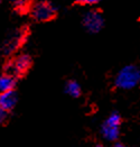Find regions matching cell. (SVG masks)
<instances>
[{"label": "cell", "mask_w": 140, "mask_h": 147, "mask_svg": "<svg viewBox=\"0 0 140 147\" xmlns=\"http://www.w3.org/2000/svg\"><path fill=\"white\" fill-rule=\"evenodd\" d=\"M34 65V60L29 54L20 53L6 59L2 65V73L8 74L13 79L21 80L24 79Z\"/></svg>", "instance_id": "6da1fadb"}, {"label": "cell", "mask_w": 140, "mask_h": 147, "mask_svg": "<svg viewBox=\"0 0 140 147\" xmlns=\"http://www.w3.org/2000/svg\"><path fill=\"white\" fill-rule=\"evenodd\" d=\"M30 35V27L28 25H24L16 29L10 36L8 37L0 45V55L5 59H8L15 55L19 49H23L26 44L28 37Z\"/></svg>", "instance_id": "7a4b0ae2"}, {"label": "cell", "mask_w": 140, "mask_h": 147, "mask_svg": "<svg viewBox=\"0 0 140 147\" xmlns=\"http://www.w3.org/2000/svg\"><path fill=\"white\" fill-rule=\"evenodd\" d=\"M29 16L36 23H50L57 18V10L50 0H38L35 2Z\"/></svg>", "instance_id": "3957f363"}, {"label": "cell", "mask_w": 140, "mask_h": 147, "mask_svg": "<svg viewBox=\"0 0 140 147\" xmlns=\"http://www.w3.org/2000/svg\"><path fill=\"white\" fill-rule=\"evenodd\" d=\"M140 72L135 66H128L125 70L121 71V73L118 75L117 79V86L119 88H132L139 82Z\"/></svg>", "instance_id": "277c9868"}, {"label": "cell", "mask_w": 140, "mask_h": 147, "mask_svg": "<svg viewBox=\"0 0 140 147\" xmlns=\"http://www.w3.org/2000/svg\"><path fill=\"white\" fill-rule=\"evenodd\" d=\"M121 123H122V118L119 115H117V113L111 115L109 117V119L102 126V131H103L104 137L110 140H115L120 134L119 127H120Z\"/></svg>", "instance_id": "5b68a950"}, {"label": "cell", "mask_w": 140, "mask_h": 147, "mask_svg": "<svg viewBox=\"0 0 140 147\" xmlns=\"http://www.w3.org/2000/svg\"><path fill=\"white\" fill-rule=\"evenodd\" d=\"M83 24L92 33L99 32L102 28V25H103V18H102V15L100 10H92V11H90L85 16V18L83 20Z\"/></svg>", "instance_id": "8992f818"}, {"label": "cell", "mask_w": 140, "mask_h": 147, "mask_svg": "<svg viewBox=\"0 0 140 147\" xmlns=\"http://www.w3.org/2000/svg\"><path fill=\"white\" fill-rule=\"evenodd\" d=\"M17 101H18V96L16 89L0 92V107L2 109L10 112L16 107Z\"/></svg>", "instance_id": "52a82bcc"}, {"label": "cell", "mask_w": 140, "mask_h": 147, "mask_svg": "<svg viewBox=\"0 0 140 147\" xmlns=\"http://www.w3.org/2000/svg\"><path fill=\"white\" fill-rule=\"evenodd\" d=\"M36 1L37 0H15L13 6V11L20 16L29 15Z\"/></svg>", "instance_id": "ba28073f"}, {"label": "cell", "mask_w": 140, "mask_h": 147, "mask_svg": "<svg viewBox=\"0 0 140 147\" xmlns=\"http://www.w3.org/2000/svg\"><path fill=\"white\" fill-rule=\"evenodd\" d=\"M16 84H17V80L13 79V76L5 73H2V75L0 76V92L13 90L16 89Z\"/></svg>", "instance_id": "9c48e42d"}, {"label": "cell", "mask_w": 140, "mask_h": 147, "mask_svg": "<svg viewBox=\"0 0 140 147\" xmlns=\"http://www.w3.org/2000/svg\"><path fill=\"white\" fill-rule=\"evenodd\" d=\"M66 92L70 94V96H72V97H74V98H78L80 96H81V86L80 84L77 83L76 81H73V80H70V81H67V83H66Z\"/></svg>", "instance_id": "30bf717a"}, {"label": "cell", "mask_w": 140, "mask_h": 147, "mask_svg": "<svg viewBox=\"0 0 140 147\" xmlns=\"http://www.w3.org/2000/svg\"><path fill=\"white\" fill-rule=\"evenodd\" d=\"M9 117H10V112L2 109L0 107V126L6 125V123H8L9 121Z\"/></svg>", "instance_id": "8fae6325"}, {"label": "cell", "mask_w": 140, "mask_h": 147, "mask_svg": "<svg viewBox=\"0 0 140 147\" xmlns=\"http://www.w3.org/2000/svg\"><path fill=\"white\" fill-rule=\"evenodd\" d=\"M100 0H74V5L77 6H86V5H95Z\"/></svg>", "instance_id": "7c38bea8"}, {"label": "cell", "mask_w": 140, "mask_h": 147, "mask_svg": "<svg viewBox=\"0 0 140 147\" xmlns=\"http://www.w3.org/2000/svg\"><path fill=\"white\" fill-rule=\"evenodd\" d=\"M115 147H127V146H125L123 144H121V143H118V144H115Z\"/></svg>", "instance_id": "4fadbf2b"}, {"label": "cell", "mask_w": 140, "mask_h": 147, "mask_svg": "<svg viewBox=\"0 0 140 147\" xmlns=\"http://www.w3.org/2000/svg\"><path fill=\"white\" fill-rule=\"evenodd\" d=\"M95 147H104V146H102V145H98V146H95Z\"/></svg>", "instance_id": "5bb4252c"}, {"label": "cell", "mask_w": 140, "mask_h": 147, "mask_svg": "<svg viewBox=\"0 0 140 147\" xmlns=\"http://www.w3.org/2000/svg\"><path fill=\"white\" fill-rule=\"evenodd\" d=\"M139 84H140V79H139Z\"/></svg>", "instance_id": "9a60e30c"}, {"label": "cell", "mask_w": 140, "mask_h": 147, "mask_svg": "<svg viewBox=\"0 0 140 147\" xmlns=\"http://www.w3.org/2000/svg\"><path fill=\"white\" fill-rule=\"evenodd\" d=\"M1 1H2V0H0V2H1Z\"/></svg>", "instance_id": "2e32d148"}]
</instances>
